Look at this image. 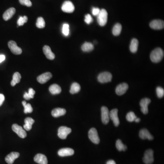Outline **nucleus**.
<instances>
[{
    "label": "nucleus",
    "mask_w": 164,
    "mask_h": 164,
    "mask_svg": "<svg viewBox=\"0 0 164 164\" xmlns=\"http://www.w3.org/2000/svg\"><path fill=\"white\" fill-rule=\"evenodd\" d=\"M164 51L161 48H156L150 54V60L153 63H157L161 61L164 57Z\"/></svg>",
    "instance_id": "f257e3e1"
},
{
    "label": "nucleus",
    "mask_w": 164,
    "mask_h": 164,
    "mask_svg": "<svg viewBox=\"0 0 164 164\" xmlns=\"http://www.w3.org/2000/svg\"><path fill=\"white\" fill-rule=\"evenodd\" d=\"M97 21L100 26H104L108 21V13L106 10L102 9L97 16Z\"/></svg>",
    "instance_id": "f03ea898"
},
{
    "label": "nucleus",
    "mask_w": 164,
    "mask_h": 164,
    "mask_svg": "<svg viewBox=\"0 0 164 164\" xmlns=\"http://www.w3.org/2000/svg\"><path fill=\"white\" fill-rule=\"evenodd\" d=\"M143 161L145 164H152L154 161V152L152 149H147L144 154Z\"/></svg>",
    "instance_id": "7ed1b4c3"
},
{
    "label": "nucleus",
    "mask_w": 164,
    "mask_h": 164,
    "mask_svg": "<svg viewBox=\"0 0 164 164\" xmlns=\"http://www.w3.org/2000/svg\"><path fill=\"white\" fill-rule=\"evenodd\" d=\"M89 138L94 144H98L100 143V139L97 130L94 128H91L89 131Z\"/></svg>",
    "instance_id": "20e7f679"
},
{
    "label": "nucleus",
    "mask_w": 164,
    "mask_h": 164,
    "mask_svg": "<svg viewBox=\"0 0 164 164\" xmlns=\"http://www.w3.org/2000/svg\"><path fill=\"white\" fill-rule=\"evenodd\" d=\"M112 75L109 72H103L100 73L98 77V82L101 83H106L111 81Z\"/></svg>",
    "instance_id": "39448f33"
},
{
    "label": "nucleus",
    "mask_w": 164,
    "mask_h": 164,
    "mask_svg": "<svg viewBox=\"0 0 164 164\" xmlns=\"http://www.w3.org/2000/svg\"><path fill=\"white\" fill-rule=\"evenodd\" d=\"M72 132V129L66 126H61L58 129V136L60 139L64 140L67 138V136Z\"/></svg>",
    "instance_id": "423d86ee"
},
{
    "label": "nucleus",
    "mask_w": 164,
    "mask_h": 164,
    "mask_svg": "<svg viewBox=\"0 0 164 164\" xmlns=\"http://www.w3.org/2000/svg\"><path fill=\"white\" fill-rule=\"evenodd\" d=\"M8 46L12 53L15 55H20L22 53L21 49L17 46V44L14 41L9 42Z\"/></svg>",
    "instance_id": "0eeeda50"
},
{
    "label": "nucleus",
    "mask_w": 164,
    "mask_h": 164,
    "mask_svg": "<svg viewBox=\"0 0 164 164\" xmlns=\"http://www.w3.org/2000/svg\"><path fill=\"white\" fill-rule=\"evenodd\" d=\"M12 129L14 132L17 134V135L21 138H25L27 136L26 132L23 129L22 127L19 126L17 124H13L12 126Z\"/></svg>",
    "instance_id": "6e6552de"
},
{
    "label": "nucleus",
    "mask_w": 164,
    "mask_h": 164,
    "mask_svg": "<svg viewBox=\"0 0 164 164\" xmlns=\"http://www.w3.org/2000/svg\"><path fill=\"white\" fill-rule=\"evenodd\" d=\"M101 119L103 124L106 125L109 121V111L107 107L103 106L101 108Z\"/></svg>",
    "instance_id": "1a4fd4ad"
},
{
    "label": "nucleus",
    "mask_w": 164,
    "mask_h": 164,
    "mask_svg": "<svg viewBox=\"0 0 164 164\" xmlns=\"http://www.w3.org/2000/svg\"><path fill=\"white\" fill-rule=\"evenodd\" d=\"M150 102L151 100L149 98H143L140 101L141 111L144 114H147L148 113V105Z\"/></svg>",
    "instance_id": "9d476101"
},
{
    "label": "nucleus",
    "mask_w": 164,
    "mask_h": 164,
    "mask_svg": "<svg viewBox=\"0 0 164 164\" xmlns=\"http://www.w3.org/2000/svg\"><path fill=\"white\" fill-rule=\"evenodd\" d=\"M75 9V7L71 1H67L64 2L62 6V10L63 12L66 13H72Z\"/></svg>",
    "instance_id": "9b49d317"
},
{
    "label": "nucleus",
    "mask_w": 164,
    "mask_h": 164,
    "mask_svg": "<svg viewBox=\"0 0 164 164\" xmlns=\"http://www.w3.org/2000/svg\"><path fill=\"white\" fill-rule=\"evenodd\" d=\"M118 110L117 109H112L109 112V118L113 121L114 125L116 127L120 125V120L118 117Z\"/></svg>",
    "instance_id": "f8f14e48"
},
{
    "label": "nucleus",
    "mask_w": 164,
    "mask_h": 164,
    "mask_svg": "<svg viewBox=\"0 0 164 164\" xmlns=\"http://www.w3.org/2000/svg\"><path fill=\"white\" fill-rule=\"evenodd\" d=\"M149 26L155 30H161L164 28V22L161 20H155L150 22Z\"/></svg>",
    "instance_id": "ddd939ff"
},
{
    "label": "nucleus",
    "mask_w": 164,
    "mask_h": 164,
    "mask_svg": "<svg viewBox=\"0 0 164 164\" xmlns=\"http://www.w3.org/2000/svg\"><path fill=\"white\" fill-rule=\"evenodd\" d=\"M129 86L126 83H122L117 86L116 89V92L118 95H122L126 92L128 89Z\"/></svg>",
    "instance_id": "4468645a"
},
{
    "label": "nucleus",
    "mask_w": 164,
    "mask_h": 164,
    "mask_svg": "<svg viewBox=\"0 0 164 164\" xmlns=\"http://www.w3.org/2000/svg\"><path fill=\"white\" fill-rule=\"evenodd\" d=\"M52 78V74L50 72H47L40 75L37 78V81L41 84H45Z\"/></svg>",
    "instance_id": "2eb2a0df"
},
{
    "label": "nucleus",
    "mask_w": 164,
    "mask_h": 164,
    "mask_svg": "<svg viewBox=\"0 0 164 164\" xmlns=\"http://www.w3.org/2000/svg\"><path fill=\"white\" fill-rule=\"evenodd\" d=\"M20 156V154L16 152H12L10 153L6 157L5 161L8 164H12L14 161L17 159Z\"/></svg>",
    "instance_id": "dca6fc26"
},
{
    "label": "nucleus",
    "mask_w": 164,
    "mask_h": 164,
    "mask_svg": "<svg viewBox=\"0 0 164 164\" xmlns=\"http://www.w3.org/2000/svg\"><path fill=\"white\" fill-rule=\"evenodd\" d=\"M74 153V150L69 148L61 149L58 150V155L61 157L72 156Z\"/></svg>",
    "instance_id": "f3484780"
},
{
    "label": "nucleus",
    "mask_w": 164,
    "mask_h": 164,
    "mask_svg": "<svg viewBox=\"0 0 164 164\" xmlns=\"http://www.w3.org/2000/svg\"><path fill=\"white\" fill-rule=\"evenodd\" d=\"M139 136L141 139L143 140L148 139L149 140H153L154 137L152 134L149 133V131L145 129H143L140 130L139 133Z\"/></svg>",
    "instance_id": "a211bd4d"
},
{
    "label": "nucleus",
    "mask_w": 164,
    "mask_h": 164,
    "mask_svg": "<svg viewBox=\"0 0 164 164\" xmlns=\"http://www.w3.org/2000/svg\"><path fill=\"white\" fill-rule=\"evenodd\" d=\"M34 161L39 164H48L47 157L42 154L36 155L34 158Z\"/></svg>",
    "instance_id": "6ab92c4d"
},
{
    "label": "nucleus",
    "mask_w": 164,
    "mask_h": 164,
    "mask_svg": "<svg viewBox=\"0 0 164 164\" xmlns=\"http://www.w3.org/2000/svg\"><path fill=\"white\" fill-rule=\"evenodd\" d=\"M43 52L47 58L49 60H53L55 58V54L52 52L48 46H44L43 48Z\"/></svg>",
    "instance_id": "aec40b11"
},
{
    "label": "nucleus",
    "mask_w": 164,
    "mask_h": 164,
    "mask_svg": "<svg viewBox=\"0 0 164 164\" xmlns=\"http://www.w3.org/2000/svg\"><path fill=\"white\" fill-rule=\"evenodd\" d=\"M15 12L16 9L14 8H10L4 13L3 15V19L6 21L8 20L12 17L15 14Z\"/></svg>",
    "instance_id": "412c9836"
},
{
    "label": "nucleus",
    "mask_w": 164,
    "mask_h": 164,
    "mask_svg": "<svg viewBox=\"0 0 164 164\" xmlns=\"http://www.w3.org/2000/svg\"><path fill=\"white\" fill-rule=\"evenodd\" d=\"M66 113V110L64 109L60 108H56L52 110V115L54 117L57 118L64 116Z\"/></svg>",
    "instance_id": "4be33fe9"
},
{
    "label": "nucleus",
    "mask_w": 164,
    "mask_h": 164,
    "mask_svg": "<svg viewBox=\"0 0 164 164\" xmlns=\"http://www.w3.org/2000/svg\"><path fill=\"white\" fill-rule=\"evenodd\" d=\"M35 121L32 118L28 117L26 118L25 120V125H24V128L27 131H29L32 128V125Z\"/></svg>",
    "instance_id": "5701e85b"
},
{
    "label": "nucleus",
    "mask_w": 164,
    "mask_h": 164,
    "mask_svg": "<svg viewBox=\"0 0 164 164\" xmlns=\"http://www.w3.org/2000/svg\"><path fill=\"white\" fill-rule=\"evenodd\" d=\"M49 90L50 92L53 95L60 94L62 91L61 87L57 84H53L51 85L49 88Z\"/></svg>",
    "instance_id": "b1692460"
},
{
    "label": "nucleus",
    "mask_w": 164,
    "mask_h": 164,
    "mask_svg": "<svg viewBox=\"0 0 164 164\" xmlns=\"http://www.w3.org/2000/svg\"><path fill=\"white\" fill-rule=\"evenodd\" d=\"M138 45H139V41L136 38L133 39L131 41L129 46L130 51L133 53H136L138 50Z\"/></svg>",
    "instance_id": "393cba45"
},
{
    "label": "nucleus",
    "mask_w": 164,
    "mask_h": 164,
    "mask_svg": "<svg viewBox=\"0 0 164 164\" xmlns=\"http://www.w3.org/2000/svg\"><path fill=\"white\" fill-rule=\"evenodd\" d=\"M21 75L18 72H16L13 75V79L11 81V84L12 86H14L16 84H18L20 82Z\"/></svg>",
    "instance_id": "a878e982"
},
{
    "label": "nucleus",
    "mask_w": 164,
    "mask_h": 164,
    "mask_svg": "<svg viewBox=\"0 0 164 164\" xmlns=\"http://www.w3.org/2000/svg\"><path fill=\"white\" fill-rule=\"evenodd\" d=\"M81 48L84 52H89L93 50L94 46L91 42H85L82 46Z\"/></svg>",
    "instance_id": "bb28decb"
},
{
    "label": "nucleus",
    "mask_w": 164,
    "mask_h": 164,
    "mask_svg": "<svg viewBox=\"0 0 164 164\" xmlns=\"http://www.w3.org/2000/svg\"><path fill=\"white\" fill-rule=\"evenodd\" d=\"M80 89V86L78 83H73L71 85L70 93L71 94H75L79 92Z\"/></svg>",
    "instance_id": "cd10ccee"
},
{
    "label": "nucleus",
    "mask_w": 164,
    "mask_h": 164,
    "mask_svg": "<svg viewBox=\"0 0 164 164\" xmlns=\"http://www.w3.org/2000/svg\"><path fill=\"white\" fill-rule=\"evenodd\" d=\"M121 30H122V26H121V25L119 24V23L116 24L113 28V34L114 36H119L120 34Z\"/></svg>",
    "instance_id": "c85d7f7f"
},
{
    "label": "nucleus",
    "mask_w": 164,
    "mask_h": 164,
    "mask_svg": "<svg viewBox=\"0 0 164 164\" xmlns=\"http://www.w3.org/2000/svg\"><path fill=\"white\" fill-rule=\"evenodd\" d=\"M35 93V90L33 89L32 88H30L28 90V93H25L24 96V98L26 100H30V98H34Z\"/></svg>",
    "instance_id": "c756f323"
},
{
    "label": "nucleus",
    "mask_w": 164,
    "mask_h": 164,
    "mask_svg": "<svg viewBox=\"0 0 164 164\" xmlns=\"http://www.w3.org/2000/svg\"><path fill=\"white\" fill-rule=\"evenodd\" d=\"M22 104L24 108V113H31L33 111V109L31 106V104H27L25 101L22 102Z\"/></svg>",
    "instance_id": "7c9ffc66"
},
{
    "label": "nucleus",
    "mask_w": 164,
    "mask_h": 164,
    "mask_svg": "<svg viewBox=\"0 0 164 164\" xmlns=\"http://www.w3.org/2000/svg\"><path fill=\"white\" fill-rule=\"evenodd\" d=\"M116 147L118 150L121 152V151H125L127 149V146L125 145L122 143L121 140H118L116 142Z\"/></svg>",
    "instance_id": "2f4dec72"
},
{
    "label": "nucleus",
    "mask_w": 164,
    "mask_h": 164,
    "mask_svg": "<svg viewBox=\"0 0 164 164\" xmlns=\"http://www.w3.org/2000/svg\"><path fill=\"white\" fill-rule=\"evenodd\" d=\"M36 26L39 28H44L45 27V22L42 17H39L37 18L36 22Z\"/></svg>",
    "instance_id": "473e14b6"
},
{
    "label": "nucleus",
    "mask_w": 164,
    "mask_h": 164,
    "mask_svg": "<svg viewBox=\"0 0 164 164\" xmlns=\"http://www.w3.org/2000/svg\"><path fill=\"white\" fill-rule=\"evenodd\" d=\"M136 118V116L133 112H129L127 113L126 116V120L128 121L129 122H130L134 121Z\"/></svg>",
    "instance_id": "72a5a7b5"
},
{
    "label": "nucleus",
    "mask_w": 164,
    "mask_h": 164,
    "mask_svg": "<svg viewBox=\"0 0 164 164\" xmlns=\"http://www.w3.org/2000/svg\"><path fill=\"white\" fill-rule=\"evenodd\" d=\"M28 18L27 16H24V17L20 16L17 21V25L18 26H21L24 25V24L28 21Z\"/></svg>",
    "instance_id": "f704fd0d"
},
{
    "label": "nucleus",
    "mask_w": 164,
    "mask_h": 164,
    "mask_svg": "<svg viewBox=\"0 0 164 164\" xmlns=\"http://www.w3.org/2000/svg\"><path fill=\"white\" fill-rule=\"evenodd\" d=\"M62 32L64 36H68L69 33V25L67 24H64L63 25Z\"/></svg>",
    "instance_id": "c9c22d12"
},
{
    "label": "nucleus",
    "mask_w": 164,
    "mask_h": 164,
    "mask_svg": "<svg viewBox=\"0 0 164 164\" xmlns=\"http://www.w3.org/2000/svg\"><path fill=\"white\" fill-rule=\"evenodd\" d=\"M157 95L159 98H162L164 95V90L163 88L161 87H158L156 89Z\"/></svg>",
    "instance_id": "e433bc0d"
},
{
    "label": "nucleus",
    "mask_w": 164,
    "mask_h": 164,
    "mask_svg": "<svg viewBox=\"0 0 164 164\" xmlns=\"http://www.w3.org/2000/svg\"><path fill=\"white\" fill-rule=\"evenodd\" d=\"M19 2L22 5L30 7L32 6V3L30 0H19Z\"/></svg>",
    "instance_id": "4c0bfd02"
},
{
    "label": "nucleus",
    "mask_w": 164,
    "mask_h": 164,
    "mask_svg": "<svg viewBox=\"0 0 164 164\" xmlns=\"http://www.w3.org/2000/svg\"><path fill=\"white\" fill-rule=\"evenodd\" d=\"M84 21L87 24H90L93 21V19L90 14H88L85 17Z\"/></svg>",
    "instance_id": "58836bf2"
},
{
    "label": "nucleus",
    "mask_w": 164,
    "mask_h": 164,
    "mask_svg": "<svg viewBox=\"0 0 164 164\" xmlns=\"http://www.w3.org/2000/svg\"><path fill=\"white\" fill-rule=\"evenodd\" d=\"M100 12V10L98 8H93L92 9V14L93 16H97Z\"/></svg>",
    "instance_id": "ea45409f"
},
{
    "label": "nucleus",
    "mask_w": 164,
    "mask_h": 164,
    "mask_svg": "<svg viewBox=\"0 0 164 164\" xmlns=\"http://www.w3.org/2000/svg\"><path fill=\"white\" fill-rule=\"evenodd\" d=\"M5 100V96L3 94L0 93V106L3 104Z\"/></svg>",
    "instance_id": "a19ab883"
},
{
    "label": "nucleus",
    "mask_w": 164,
    "mask_h": 164,
    "mask_svg": "<svg viewBox=\"0 0 164 164\" xmlns=\"http://www.w3.org/2000/svg\"><path fill=\"white\" fill-rule=\"evenodd\" d=\"M6 57L4 55H0V63H2V62L5 60Z\"/></svg>",
    "instance_id": "79ce46f5"
},
{
    "label": "nucleus",
    "mask_w": 164,
    "mask_h": 164,
    "mask_svg": "<svg viewBox=\"0 0 164 164\" xmlns=\"http://www.w3.org/2000/svg\"><path fill=\"white\" fill-rule=\"evenodd\" d=\"M106 164H116V163L113 160H109L107 161Z\"/></svg>",
    "instance_id": "37998d69"
},
{
    "label": "nucleus",
    "mask_w": 164,
    "mask_h": 164,
    "mask_svg": "<svg viewBox=\"0 0 164 164\" xmlns=\"http://www.w3.org/2000/svg\"><path fill=\"white\" fill-rule=\"evenodd\" d=\"M140 118H136L135 120H134V121L136 122H137V123H138V122H140Z\"/></svg>",
    "instance_id": "c03bdc74"
}]
</instances>
